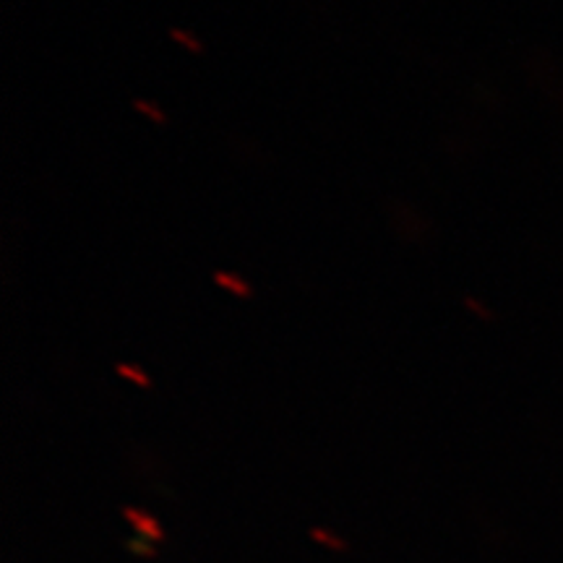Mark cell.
I'll use <instances>...</instances> for the list:
<instances>
[{
	"label": "cell",
	"mask_w": 563,
	"mask_h": 563,
	"mask_svg": "<svg viewBox=\"0 0 563 563\" xmlns=\"http://www.w3.org/2000/svg\"><path fill=\"white\" fill-rule=\"evenodd\" d=\"M170 37L178 42V45H183V47H188V51L191 53H201L203 51V45L199 40L194 37V34H188V32H180V30H173L170 32Z\"/></svg>",
	"instance_id": "obj_7"
},
{
	"label": "cell",
	"mask_w": 563,
	"mask_h": 563,
	"mask_svg": "<svg viewBox=\"0 0 563 563\" xmlns=\"http://www.w3.org/2000/svg\"><path fill=\"white\" fill-rule=\"evenodd\" d=\"M125 551L133 553V555H139V559H146V561L157 559V555H159L157 543H152V540L141 538V534H139V538L125 540Z\"/></svg>",
	"instance_id": "obj_4"
},
{
	"label": "cell",
	"mask_w": 563,
	"mask_h": 563,
	"mask_svg": "<svg viewBox=\"0 0 563 563\" xmlns=\"http://www.w3.org/2000/svg\"><path fill=\"white\" fill-rule=\"evenodd\" d=\"M464 306H467L470 311H473L475 316H481V319H485V321H490V319H493V313L488 311V308H485L483 302H477L475 298H467V300H464Z\"/></svg>",
	"instance_id": "obj_8"
},
{
	"label": "cell",
	"mask_w": 563,
	"mask_h": 563,
	"mask_svg": "<svg viewBox=\"0 0 563 563\" xmlns=\"http://www.w3.org/2000/svg\"><path fill=\"white\" fill-rule=\"evenodd\" d=\"M118 376H123L125 382H131V384H136V386H141V389H150L152 386V378L146 376L144 371L141 368H136V365H129V363H118Z\"/></svg>",
	"instance_id": "obj_5"
},
{
	"label": "cell",
	"mask_w": 563,
	"mask_h": 563,
	"mask_svg": "<svg viewBox=\"0 0 563 563\" xmlns=\"http://www.w3.org/2000/svg\"><path fill=\"white\" fill-rule=\"evenodd\" d=\"M308 534H311L313 543H319V545H323V548H329V551H336V553H347V551H350L347 540L340 538V534L329 532L327 527H313V530L308 532Z\"/></svg>",
	"instance_id": "obj_2"
},
{
	"label": "cell",
	"mask_w": 563,
	"mask_h": 563,
	"mask_svg": "<svg viewBox=\"0 0 563 563\" xmlns=\"http://www.w3.org/2000/svg\"><path fill=\"white\" fill-rule=\"evenodd\" d=\"M133 108H136V110L141 112V115H146V118H150V121H152L154 125H162V123L167 121V115H165V112H162V110H159L157 104H154V102L136 100V102H133Z\"/></svg>",
	"instance_id": "obj_6"
},
{
	"label": "cell",
	"mask_w": 563,
	"mask_h": 563,
	"mask_svg": "<svg viewBox=\"0 0 563 563\" xmlns=\"http://www.w3.org/2000/svg\"><path fill=\"white\" fill-rule=\"evenodd\" d=\"M121 514H123L125 522H129L133 530L141 534V538L152 540V543H157V545L165 543L167 532H165V527H162L159 519L154 517V514L139 509V506H123Z\"/></svg>",
	"instance_id": "obj_1"
},
{
	"label": "cell",
	"mask_w": 563,
	"mask_h": 563,
	"mask_svg": "<svg viewBox=\"0 0 563 563\" xmlns=\"http://www.w3.org/2000/svg\"><path fill=\"white\" fill-rule=\"evenodd\" d=\"M214 282L220 287H224L228 292L238 295V298H251V295H253L251 287L245 285L241 277H235V274H230V272H214Z\"/></svg>",
	"instance_id": "obj_3"
}]
</instances>
